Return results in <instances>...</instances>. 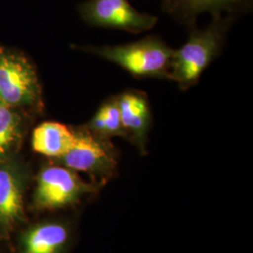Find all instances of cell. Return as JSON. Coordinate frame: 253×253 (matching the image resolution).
Returning <instances> with one entry per match:
<instances>
[{
	"label": "cell",
	"instance_id": "1",
	"mask_svg": "<svg viewBox=\"0 0 253 253\" xmlns=\"http://www.w3.org/2000/svg\"><path fill=\"white\" fill-rule=\"evenodd\" d=\"M235 16H214L204 29L189 27L187 42L173 50L169 80L175 82L181 90L195 85L202 73L220 54L229 28Z\"/></svg>",
	"mask_w": 253,
	"mask_h": 253
},
{
	"label": "cell",
	"instance_id": "2",
	"mask_svg": "<svg viewBox=\"0 0 253 253\" xmlns=\"http://www.w3.org/2000/svg\"><path fill=\"white\" fill-rule=\"evenodd\" d=\"M84 49L118 65L136 79L169 80L173 49L160 37L149 35L126 44L91 46Z\"/></svg>",
	"mask_w": 253,
	"mask_h": 253
},
{
	"label": "cell",
	"instance_id": "3",
	"mask_svg": "<svg viewBox=\"0 0 253 253\" xmlns=\"http://www.w3.org/2000/svg\"><path fill=\"white\" fill-rule=\"evenodd\" d=\"M75 142L63 157L55 160L75 172L88 173L99 188L107 185L118 170L120 154L111 141L95 135L85 126L73 128Z\"/></svg>",
	"mask_w": 253,
	"mask_h": 253
},
{
	"label": "cell",
	"instance_id": "4",
	"mask_svg": "<svg viewBox=\"0 0 253 253\" xmlns=\"http://www.w3.org/2000/svg\"><path fill=\"white\" fill-rule=\"evenodd\" d=\"M0 103L11 108L42 109L36 71L25 56L0 47Z\"/></svg>",
	"mask_w": 253,
	"mask_h": 253
},
{
	"label": "cell",
	"instance_id": "5",
	"mask_svg": "<svg viewBox=\"0 0 253 253\" xmlns=\"http://www.w3.org/2000/svg\"><path fill=\"white\" fill-rule=\"evenodd\" d=\"M99 189L92 182L83 180L72 169L63 165H49L38 175L34 203L38 209L55 210L72 206Z\"/></svg>",
	"mask_w": 253,
	"mask_h": 253
},
{
	"label": "cell",
	"instance_id": "6",
	"mask_svg": "<svg viewBox=\"0 0 253 253\" xmlns=\"http://www.w3.org/2000/svg\"><path fill=\"white\" fill-rule=\"evenodd\" d=\"M82 19L92 27L141 33L152 29L158 17L140 12L128 0H86L78 7Z\"/></svg>",
	"mask_w": 253,
	"mask_h": 253
},
{
	"label": "cell",
	"instance_id": "7",
	"mask_svg": "<svg viewBox=\"0 0 253 253\" xmlns=\"http://www.w3.org/2000/svg\"><path fill=\"white\" fill-rule=\"evenodd\" d=\"M122 126L126 140L135 146L142 156L147 154V141L152 126V112L146 93L126 89L117 95Z\"/></svg>",
	"mask_w": 253,
	"mask_h": 253
},
{
	"label": "cell",
	"instance_id": "8",
	"mask_svg": "<svg viewBox=\"0 0 253 253\" xmlns=\"http://www.w3.org/2000/svg\"><path fill=\"white\" fill-rule=\"evenodd\" d=\"M252 0H162L163 10L181 24L196 26L197 18L204 12L221 16L224 12L235 16L249 10Z\"/></svg>",
	"mask_w": 253,
	"mask_h": 253
},
{
	"label": "cell",
	"instance_id": "9",
	"mask_svg": "<svg viewBox=\"0 0 253 253\" xmlns=\"http://www.w3.org/2000/svg\"><path fill=\"white\" fill-rule=\"evenodd\" d=\"M71 229L62 221H46L31 228L24 237V253H63Z\"/></svg>",
	"mask_w": 253,
	"mask_h": 253
},
{
	"label": "cell",
	"instance_id": "10",
	"mask_svg": "<svg viewBox=\"0 0 253 253\" xmlns=\"http://www.w3.org/2000/svg\"><path fill=\"white\" fill-rule=\"evenodd\" d=\"M75 142L74 129L62 123L46 121L34 129L33 149L46 157L57 160L63 157Z\"/></svg>",
	"mask_w": 253,
	"mask_h": 253
},
{
	"label": "cell",
	"instance_id": "11",
	"mask_svg": "<svg viewBox=\"0 0 253 253\" xmlns=\"http://www.w3.org/2000/svg\"><path fill=\"white\" fill-rule=\"evenodd\" d=\"M22 183L18 172L8 165L0 167V226H14L23 217Z\"/></svg>",
	"mask_w": 253,
	"mask_h": 253
},
{
	"label": "cell",
	"instance_id": "12",
	"mask_svg": "<svg viewBox=\"0 0 253 253\" xmlns=\"http://www.w3.org/2000/svg\"><path fill=\"white\" fill-rule=\"evenodd\" d=\"M84 126L95 135L105 139H112L113 137H122L126 139V132L122 126L117 96H111L102 101L93 118Z\"/></svg>",
	"mask_w": 253,
	"mask_h": 253
},
{
	"label": "cell",
	"instance_id": "13",
	"mask_svg": "<svg viewBox=\"0 0 253 253\" xmlns=\"http://www.w3.org/2000/svg\"><path fill=\"white\" fill-rule=\"evenodd\" d=\"M22 121L13 108L0 103V163L8 160L18 144Z\"/></svg>",
	"mask_w": 253,
	"mask_h": 253
}]
</instances>
